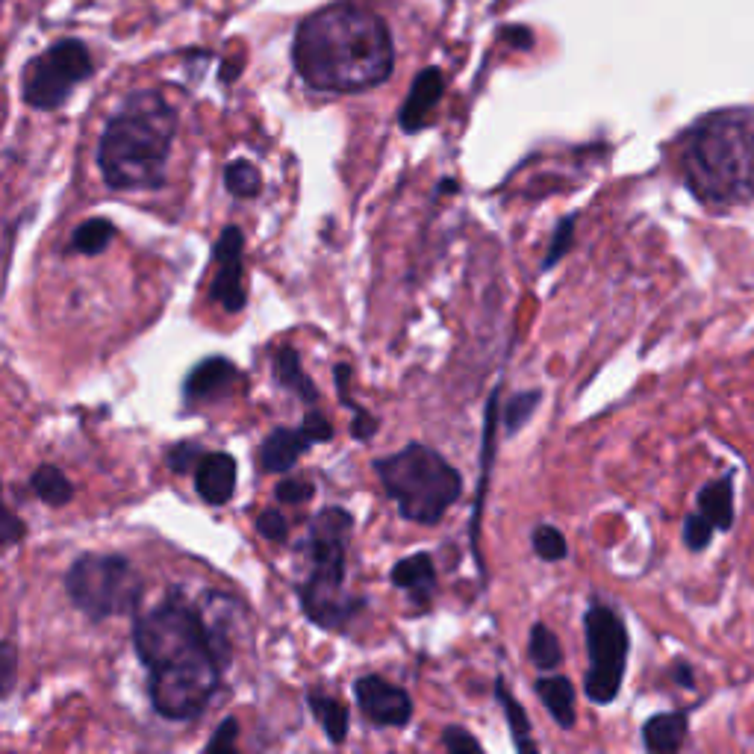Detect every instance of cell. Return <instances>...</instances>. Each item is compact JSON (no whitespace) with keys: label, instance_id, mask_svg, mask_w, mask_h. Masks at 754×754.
Here are the masks:
<instances>
[{"label":"cell","instance_id":"obj_31","mask_svg":"<svg viewBox=\"0 0 754 754\" xmlns=\"http://www.w3.org/2000/svg\"><path fill=\"white\" fill-rule=\"evenodd\" d=\"M713 525H710V519L707 516H701V513H693V516H687V522H684V542L693 548V551H704L707 545H710V539H713Z\"/></svg>","mask_w":754,"mask_h":754},{"label":"cell","instance_id":"obj_40","mask_svg":"<svg viewBox=\"0 0 754 754\" xmlns=\"http://www.w3.org/2000/svg\"><path fill=\"white\" fill-rule=\"evenodd\" d=\"M672 678H675L678 687H687V690L693 687V669H690L687 663H675V666H672Z\"/></svg>","mask_w":754,"mask_h":754},{"label":"cell","instance_id":"obj_5","mask_svg":"<svg viewBox=\"0 0 754 754\" xmlns=\"http://www.w3.org/2000/svg\"><path fill=\"white\" fill-rule=\"evenodd\" d=\"M354 534V519L342 507H327L313 516L307 537L301 542V557L307 578L301 581L304 616L327 631H342L360 610V598L345 590L348 578V542Z\"/></svg>","mask_w":754,"mask_h":754},{"label":"cell","instance_id":"obj_14","mask_svg":"<svg viewBox=\"0 0 754 754\" xmlns=\"http://www.w3.org/2000/svg\"><path fill=\"white\" fill-rule=\"evenodd\" d=\"M195 492L201 501L221 507L233 498L236 492V460L227 451L204 454V460L195 469Z\"/></svg>","mask_w":754,"mask_h":754},{"label":"cell","instance_id":"obj_26","mask_svg":"<svg viewBox=\"0 0 754 754\" xmlns=\"http://www.w3.org/2000/svg\"><path fill=\"white\" fill-rule=\"evenodd\" d=\"M528 654H531V663L539 666V669H554V666H560V660H563L560 640H557L554 631H551L548 625H542V622H537V625L531 628Z\"/></svg>","mask_w":754,"mask_h":754},{"label":"cell","instance_id":"obj_6","mask_svg":"<svg viewBox=\"0 0 754 754\" xmlns=\"http://www.w3.org/2000/svg\"><path fill=\"white\" fill-rule=\"evenodd\" d=\"M375 472L398 513L416 525H436L460 498V472L431 445L410 442L407 448L375 460Z\"/></svg>","mask_w":754,"mask_h":754},{"label":"cell","instance_id":"obj_38","mask_svg":"<svg viewBox=\"0 0 754 754\" xmlns=\"http://www.w3.org/2000/svg\"><path fill=\"white\" fill-rule=\"evenodd\" d=\"M3 696L12 693L15 687V646L12 643H3Z\"/></svg>","mask_w":754,"mask_h":754},{"label":"cell","instance_id":"obj_4","mask_svg":"<svg viewBox=\"0 0 754 754\" xmlns=\"http://www.w3.org/2000/svg\"><path fill=\"white\" fill-rule=\"evenodd\" d=\"M681 168L704 207L731 210L754 198V112L728 109L701 118L684 136Z\"/></svg>","mask_w":754,"mask_h":754},{"label":"cell","instance_id":"obj_17","mask_svg":"<svg viewBox=\"0 0 754 754\" xmlns=\"http://www.w3.org/2000/svg\"><path fill=\"white\" fill-rule=\"evenodd\" d=\"M687 713H657L643 725V746L648 752H678L687 740Z\"/></svg>","mask_w":754,"mask_h":754},{"label":"cell","instance_id":"obj_20","mask_svg":"<svg viewBox=\"0 0 754 754\" xmlns=\"http://www.w3.org/2000/svg\"><path fill=\"white\" fill-rule=\"evenodd\" d=\"M699 513L710 519V525L716 531H728L734 525V486H731V475L722 478V481H710L707 486H701Z\"/></svg>","mask_w":754,"mask_h":754},{"label":"cell","instance_id":"obj_13","mask_svg":"<svg viewBox=\"0 0 754 754\" xmlns=\"http://www.w3.org/2000/svg\"><path fill=\"white\" fill-rule=\"evenodd\" d=\"M442 92H445V77L439 68H425L413 86H410V95L404 101V107L398 112V124L401 130L407 133H419L428 121H431L433 109L442 101Z\"/></svg>","mask_w":754,"mask_h":754},{"label":"cell","instance_id":"obj_12","mask_svg":"<svg viewBox=\"0 0 754 754\" xmlns=\"http://www.w3.org/2000/svg\"><path fill=\"white\" fill-rule=\"evenodd\" d=\"M239 366L227 357H207L201 360L183 383V398L186 404L198 407V404H210L218 398H227L233 392V386L239 383Z\"/></svg>","mask_w":754,"mask_h":754},{"label":"cell","instance_id":"obj_2","mask_svg":"<svg viewBox=\"0 0 754 754\" xmlns=\"http://www.w3.org/2000/svg\"><path fill=\"white\" fill-rule=\"evenodd\" d=\"M295 68L316 92H366L389 80L395 45L383 18L354 6L333 3L313 12L295 33Z\"/></svg>","mask_w":754,"mask_h":754},{"label":"cell","instance_id":"obj_39","mask_svg":"<svg viewBox=\"0 0 754 754\" xmlns=\"http://www.w3.org/2000/svg\"><path fill=\"white\" fill-rule=\"evenodd\" d=\"M21 537H24V525L15 519L12 510H6V516H3V545L9 548V545H15Z\"/></svg>","mask_w":754,"mask_h":754},{"label":"cell","instance_id":"obj_34","mask_svg":"<svg viewBox=\"0 0 754 754\" xmlns=\"http://www.w3.org/2000/svg\"><path fill=\"white\" fill-rule=\"evenodd\" d=\"M236 740H239V722L236 719H224L218 725V731L213 734V740L204 746V752H233L236 749Z\"/></svg>","mask_w":754,"mask_h":754},{"label":"cell","instance_id":"obj_35","mask_svg":"<svg viewBox=\"0 0 754 754\" xmlns=\"http://www.w3.org/2000/svg\"><path fill=\"white\" fill-rule=\"evenodd\" d=\"M442 743H445V749L448 752H481V743L469 734V731H463V728H445V734H442Z\"/></svg>","mask_w":754,"mask_h":754},{"label":"cell","instance_id":"obj_16","mask_svg":"<svg viewBox=\"0 0 754 754\" xmlns=\"http://www.w3.org/2000/svg\"><path fill=\"white\" fill-rule=\"evenodd\" d=\"M392 587L404 590V593L413 598V604L425 607L431 604L433 593H436V569H433V557L431 554H413V557H404L392 566V575H389Z\"/></svg>","mask_w":754,"mask_h":754},{"label":"cell","instance_id":"obj_24","mask_svg":"<svg viewBox=\"0 0 754 754\" xmlns=\"http://www.w3.org/2000/svg\"><path fill=\"white\" fill-rule=\"evenodd\" d=\"M495 699L501 701L504 707V716L510 722V731H513V740L522 752H537V740L531 737V722H528V713L522 710V704L513 699L507 690H504V681H495Z\"/></svg>","mask_w":754,"mask_h":754},{"label":"cell","instance_id":"obj_1","mask_svg":"<svg viewBox=\"0 0 754 754\" xmlns=\"http://www.w3.org/2000/svg\"><path fill=\"white\" fill-rule=\"evenodd\" d=\"M133 646L148 672V696L157 716L189 722L204 713L218 693L227 654L186 595L171 590L145 613H136Z\"/></svg>","mask_w":754,"mask_h":754},{"label":"cell","instance_id":"obj_29","mask_svg":"<svg viewBox=\"0 0 754 754\" xmlns=\"http://www.w3.org/2000/svg\"><path fill=\"white\" fill-rule=\"evenodd\" d=\"M539 398H542V392H539V389H531V392H519V395L507 404V410H504L507 433H516L531 416H534V410L539 407Z\"/></svg>","mask_w":754,"mask_h":754},{"label":"cell","instance_id":"obj_23","mask_svg":"<svg viewBox=\"0 0 754 754\" xmlns=\"http://www.w3.org/2000/svg\"><path fill=\"white\" fill-rule=\"evenodd\" d=\"M30 486L48 507H65L74 498V484L56 466H39L30 478Z\"/></svg>","mask_w":754,"mask_h":754},{"label":"cell","instance_id":"obj_28","mask_svg":"<svg viewBox=\"0 0 754 754\" xmlns=\"http://www.w3.org/2000/svg\"><path fill=\"white\" fill-rule=\"evenodd\" d=\"M572 242H575V216L560 218V221H557V227H554L551 245H548V251H545L542 271L554 269V266L566 257V251L572 248Z\"/></svg>","mask_w":754,"mask_h":754},{"label":"cell","instance_id":"obj_25","mask_svg":"<svg viewBox=\"0 0 754 754\" xmlns=\"http://www.w3.org/2000/svg\"><path fill=\"white\" fill-rule=\"evenodd\" d=\"M224 186L236 198H257L260 186H263V177H260V171H257L254 162L233 160L224 168Z\"/></svg>","mask_w":754,"mask_h":754},{"label":"cell","instance_id":"obj_30","mask_svg":"<svg viewBox=\"0 0 754 754\" xmlns=\"http://www.w3.org/2000/svg\"><path fill=\"white\" fill-rule=\"evenodd\" d=\"M204 460V451L198 442H177L174 448L165 451V466L174 472V475H186V472H195L198 463Z\"/></svg>","mask_w":754,"mask_h":754},{"label":"cell","instance_id":"obj_10","mask_svg":"<svg viewBox=\"0 0 754 754\" xmlns=\"http://www.w3.org/2000/svg\"><path fill=\"white\" fill-rule=\"evenodd\" d=\"M216 274L210 286V301H216L224 313H242L248 304L245 286V233L236 224H227L213 248Z\"/></svg>","mask_w":754,"mask_h":754},{"label":"cell","instance_id":"obj_19","mask_svg":"<svg viewBox=\"0 0 754 754\" xmlns=\"http://www.w3.org/2000/svg\"><path fill=\"white\" fill-rule=\"evenodd\" d=\"M537 696L545 701L560 728H575V687L566 675H545L537 681Z\"/></svg>","mask_w":754,"mask_h":754},{"label":"cell","instance_id":"obj_37","mask_svg":"<svg viewBox=\"0 0 754 754\" xmlns=\"http://www.w3.org/2000/svg\"><path fill=\"white\" fill-rule=\"evenodd\" d=\"M307 433L313 436V442H327V439H333V425L327 422V416H324L322 410H310L307 416H304V422H301Z\"/></svg>","mask_w":754,"mask_h":754},{"label":"cell","instance_id":"obj_7","mask_svg":"<svg viewBox=\"0 0 754 754\" xmlns=\"http://www.w3.org/2000/svg\"><path fill=\"white\" fill-rule=\"evenodd\" d=\"M65 593L92 622L139 613L142 575L124 554H80L65 572Z\"/></svg>","mask_w":754,"mask_h":754},{"label":"cell","instance_id":"obj_32","mask_svg":"<svg viewBox=\"0 0 754 754\" xmlns=\"http://www.w3.org/2000/svg\"><path fill=\"white\" fill-rule=\"evenodd\" d=\"M313 492H316V486L307 478H283L274 489L277 501H283V504H304L313 498Z\"/></svg>","mask_w":754,"mask_h":754},{"label":"cell","instance_id":"obj_15","mask_svg":"<svg viewBox=\"0 0 754 754\" xmlns=\"http://www.w3.org/2000/svg\"><path fill=\"white\" fill-rule=\"evenodd\" d=\"M310 445H316V442L304 425L301 428H274L260 445V469L269 475L289 472Z\"/></svg>","mask_w":754,"mask_h":754},{"label":"cell","instance_id":"obj_11","mask_svg":"<svg viewBox=\"0 0 754 754\" xmlns=\"http://www.w3.org/2000/svg\"><path fill=\"white\" fill-rule=\"evenodd\" d=\"M354 696L369 722L377 728H404L413 719V699L404 687L386 681L383 675H363L354 684Z\"/></svg>","mask_w":754,"mask_h":754},{"label":"cell","instance_id":"obj_33","mask_svg":"<svg viewBox=\"0 0 754 754\" xmlns=\"http://www.w3.org/2000/svg\"><path fill=\"white\" fill-rule=\"evenodd\" d=\"M257 534L269 542H286L289 537V522L277 510H263L257 519Z\"/></svg>","mask_w":754,"mask_h":754},{"label":"cell","instance_id":"obj_36","mask_svg":"<svg viewBox=\"0 0 754 754\" xmlns=\"http://www.w3.org/2000/svg\"><path fill=\"white\" fill-rule=\"evenodd\" d=\"M377 428H380V425H377L375 416H372V413H366V410L357 404V407H354V419H351V436H354V439H360V442H369V439L377 433Z\"/></svg>","mask_w":754,"mask_h":754},{"label":"cell","instance_id":"obj_8","mask_svg":"<svg viewBox=\"0 0 754 754\" xmlns=\"http://www.w3.org/2000/svg\"><path fill=\"white\" fill-rule=\"evenodd\" d=\"M584 634L590 651V669L584 675V693L595 704H610L622 690L625 666H628V628L622 616L595 601L584 613Z\"/></svg>","mask_w":754,"mask_h":754},{"label":"cell","instance_id":"obj_3","mask_svg":"<svg viewBox=\"0 0 754 754\" xmlns=\"http://www.w3.org/2000/svg\"><path fill=\"white\" fill-rule=\"evenodd\" d=\"M177 112L154 89L130 92L109 115L98 142V168L115 192H157L165 186Z\"/></svg>","mask_w":754,"mask_h":754},{"label":"cell","instance_id":"obj_21","mask_svg":"<svg viewBox=\"0 0 754 754\" xmlns=\"http://www.w3.org/2000/svg\"><path fill=\"white\" fill-rule=\"evenodd\" d=\"M307 704H310L313 716L319 719L324 737H327L330 743H336V746H339V743H345V737H348V722H351L348 707H345L339 699L327 696V693H319V690H310Z\"/></svg>","mask_w":754,"mask_h":754},{"label":"cell","instance_id":"obj_9","mask_svg":"<svg viewBox=\"0 0 754 754\" xmlns=\"http://www.w3.org/2000/svg\"><path fill=\"white\" fill-rule=\"evenodd\" d=\"M92 74L89 48L77 39L56 42L42 56H36L24 71V104L33 109H59L68 95Z\"/></svg>","mask_w":754,"mask_h":754},{"label":"cell","instance_id":"obj_18","mask_svg":"<svg viewBox=\"0 0 754 754\" xmlns=\"http://www.w3.org/2000/svg\"><path fill=\"white\" fill-rule=\"evenodd\" d=\"M274 377H277V383H280L286 392H292V395L301 398L304 404H316V401H319V389H316V383L310 380V375L304 372L301 357H298L295 348H289V345L277 348V354H274Z\"/></svg>","mask_w":754,"mask_h":754},{"label":"cell","instance_id":"obj_22","mask_svg":"<svg viewBox=\"0 0 754 754\" xmlns=\"http://www.w3.org/2000/svg\"><path fill=\"white\" fill-rule=\"evenodd\" d=\"M112 239H115V224L109 218H86L71 233V251L83 257H98L107 251Z\"/></svg>","mask_w":754,"mask_h":754},{"label":"cell","instance_id":"obj_27","mask_svg":"<svg viewBox=\"0 0 754 754\" xmlns=\"http://www.w3.org/2000/svg\"><path fill=\"white\" fill-rule=\"evenodd\" d=\"M534 551H537L539 560L545 563H557L569 554V545H566V537L554 528V525H537L534 528Z\"/></svg>","mask_w":754,"mask_h":754}]
</instances>
